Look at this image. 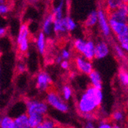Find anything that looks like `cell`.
Wrapping results in <instances>:
<instances>
[{
	"label": "cell",
	"instance_id": "f1b7e54d",
	"mask_svg": "<svg viewBox=\"0 0 128 128\" xmlns=\"http://www.w3.org/2000/svg\"><path fill=\"white\" fill-rule=\"evenodd\" d=\"M118 43L120 46H128V32L123 34V36L116 37Z\"/></svg>",
	"mask_w": 128,
	"mask_h": 128
},
{
	"label": "cell",
	"instance_id": "7a4b0ae2",
	"mask_svg": "<svg viewBox=\"0 0 128 128\" xmlns=\"http://www.w3.org/2000/svg\"><path fill=\"white\" fill-rule=\"evenodd\" d=\"M74 49L77 53L85 58L89 61L94 59L95 42L91 39H84L81 38H75L73 42Z\"/></svg>",
	"mask_w": 128,
	"mask_h": 128
},
{
	"label": "cell",
	"instance_id": "8fae6325",
	"mask_svg": "<svg viewBox=\"0 0 128 128\" xmlns=\"http://www.w3.org/2000/svg\"><path fill=\"white\" fill-rule=\"evenodd\" d=\"M109 24L111 32L116 37H118L128 32V22H119L109 18Z\"/></svg>",
	"mask_w": 128,
	"mask_h": 128
},
{
	"label": "cell",
	"instance_id": "603a6c76",
	"mask_svg": "<svg viewBox=\"0 0 128 128\" xmlns=\"http://www.w3.org/2000/svg\"><path fill=\"white\" fill-rule=\"evenodd\" d=\"M111 120L116 123V124H120L124 120L125 118V114L122 110H115L111 114Z\"/></svg>",
	"mask_w": 128,
	"mask_h": 128
},
{
	"label": "cell",
	"instance_id": "4fadbf2b",
	"mask_svg": "<svg viewBox=\"0 0 128 128\" xmlns=\"http://www.w3.org/2000/svg\"><path fill=\"white\" fill-rule=\"evenodd\" d=\"M88 78L90 86L94 87L95 88L101 89L103 88V80L102 77L99 72L97 70H94L91 73L88 74Z\"/></svg>",
	"mask_w": 128,
	"mask_h": 128
},
{
	"label": "cell",
	"instance_id": "3957f363",
	"mask_svg": "<svg viewBox=\"0 0 128 128\" xmlns=\"http://www.w3.org/2000/svg\"><path fill=\"white\" fill-rule=\"evenodd\" d=\"M45 102L48 105L62 113H68L70 110L69 105L57 91L49 90L45 96Z\"/></svg>",
	"mask_w": 128,
	"mask_h": 128
},
{
	"label": "cell",
	"instance_id": "30bf717a",
	"mask_svg": "<svg viewBox=\"0 0 128 128\" xmlns=\"http://www.w3.org/2000/svg\"><path fill=\"white\" fill-rule=\"evenodd\" d=\"M108 18L110 19L128 22V5L123 4L118 9L108 13Z\"/></svg>",
	"mask_w": 128,
	"mask_h": 128
},
{
	"label": "cell",
	"instance_id": "74e56055",
	"mask_svg": "<svg viewBox=\"0 0 128 128\" xmlns=\"http://www.w3.org/2000/svg\"><path fill=\"white\" fill-rule=\"evenodd\" d=\"M112 128H122V127H121V126L120 125V124L114 123L113 125H112Z\"/></svg>",
	"mask_w": 128,
	"mask_h": 128
},
{
	"label": "cell",
	"instance_id": "44dd1931",
	"mask_svg": "<svg viewBox=\"0 0 128 128\" xmlns=\"http://www.w3.org/2000/svg\"><path fill=\"white\" fill-rule=\"evenodd\" d=\"M113 49L115 56L120 61H125L126 58V53L121 48V46L118 43H115L113 45Z\"/></svg>",
	"mask_w": 128,
	"mask_h": 128
},
{
	"label": "cell",
	"instance_id": "6da1fadb",
	"mask_svg": "<svg viewBox=\"0 0 128 128\" xmlns=\"http://www.w3.org/2000/svg\"><path fill=\"white\" fill-rule=\"evenodd\" d=\"M104 100V93L101 89L88 86L81 93L78 99L76 107L80 115L96 114Z\"/></svg>",
	"mask_w": 128,
	"mask_h": 128
},
{
	"label": "cell",
	"instance_id": "5bb4252c",
	"mask_svg": "<svg viewBox=\"0 0 128 128\" xmlns=\"http://www.w3.org/2000/svg\"><path fill=\"white\" fill-rule=\"evenodd\" d=\"M53 32L59 36H64V34L68 33L64 18L61 19H54L53 25Z\"/></svg>",
	"mask_w": 128,
	"mask_h": 128
},
{
	"label": "cell",
	"instance_id": "ffe728a7",
	"mask_svg": "<svg viewBox=\"0 0 128 128\" xmlns=\"http://www.w3.org/2000/svg\"><path fill=\"white\" fill-rule=\"evenodd\" d=\"M28 121L31 128H36L45 118L44 116L38 115V114H31V115H28Z\"/></svg>",
	"mask_w": 128,
	"mask_h": 128
},
{
	"label": "cell",
	"instance_id": "f35d334b",
	"mask_svg": "<svg viewBox=\"0 0 128 128\" xmlns=\"http://www.w3.org/2000/svg\"><path fill=\"white\" fill-rule=\"evenodd\" d=\"M121 48L125 51L126 54H128V46H121Z\"/></svg>",
	"mask_w": 128,
	"mask_h": 128
},
{
	"label": "cell",
	"instance_id": "4316f807",
	"mask_svg": "<svg viewBox=\"0 0 128 128\" xmlns=\"http://www.w3.org/2000/svg\"><path fill=\"white\" fill-rule=\"evenodd\" d=\"M64 22H65V25H66V28L68 32H73L74 31L77 27H78V24L77 22L69 16H65L64 17Z\"/></svg>",
	"mask_w": 128,
	"mask_h": 128
},
{
	"label": "cell",
	"instance_id": "52a82bcc",
	"mask_svg": "<svg viewBox=\"0 0 128 128\" xmlns=\"http://www.w3.org/2000/svg\"><path fill=\"white\" fill-rule=\"evenodd\" d=\"M52 84V78L51 75L45 71L38 73L36 78V85L37 89L41 92H48Z\"/></svg>",
	"mask_w": 128,
	"mask_h": 128
},
{
	"label": "cell",
	"instance_id": "9c48e42d",
	"mask_svg": "<svg viewBox=\"0 0 128 128\" xmlns=\"http://www.w3.org/2000/svg\"><path fill=\"white\" fill-rule=\"evenodd\" d=\"M110 45L105 40H98L95 42L94 59L101 60L107 58L110 54Z\"/></svg>",
	"mask_w": 128,
	"mask_h": 128
},
{
	"label": "cell",
	"instance_id": "e575fe53",
	"mask_svg": "<svg viewBox=\"0 0 128 128\" xmlns=\"http://www.w3.org/2000/svg\"><path fill=\"white\" fill-rule=\"evenodd\" d=\"M7 33V28L4 26H0V38L4 37Z\"/></svg>",
	"mask_w": 128,
	"mask_h": 128
},
{
	"label": "cell",
	"instance_id": "484cf974",
	"mask_svg": "<svg viewBox=\"0 0 128 128\" xmlns=\"http://www.w3.org/2000/svg\"><path fill=\"white\" fill-rule=\"evenodd\" d=\"M36 128H57V123L50 118H44Z\"/></svg>",
	"mask_w": 128,
	"mask_h": 128
},
{
	"label": "cell",
	"instance_id": "1f68e13d",
	"mask_svg": "<svg viewBox=\"0 0 128 128\" xmlns=\"http://www.w3.org/2000/svg\"><path fill=\"white\" fill-rule=\"evenodd\" d=\"M17 72L20 74H22V73H24L26 71V65L24 62H18L17 64Z\"/></svg>",
	"mask_w": 128,
	"mask_h": 128
},
{
	"label": "cell",
	"instance_id": "83f0119b",
	"mask_svg": "<svg viewBox=\"0 0 128 128\" xmlns=\"http://www.w3.org/2000/svg\"><path fill=\"white\" fill-rule=\"evenodd\" d=\"M11 10L12 6L10 2L7 3L0 4V16H6L8 14L10 13Z\"/></svg>",
	"mask_w": 128,
	"mask_h": 128
},
{
	"label": "cell",
	"instance_id": "ba28073f",
	"mask_svg": "<svg viewBox=\"0 0 128 128\" xmlns=\"http://www.w3.org/2000/svg\"><path fill=\"white\" fill-rule=\"evenodd\" d=\"M74 63L77 71L86 75H88L94 70V65H93L91 61L86 59L85 58L80 54L75 56L74 59Z\"/></svg>",
	"mask_w": 128,
	"mask_h": 128
},
{
	"label": "cell",
	"instance_id": "8d00e7d4",
	"mask_svg": "<svg viewBox=\"0 0 128 128\" xmlns=\"http://www.w3.org/2000/svg\"><path fill=\"white\" fill-rule=\"evenodd\" d=\"M39 1V0H27V2H28V3H30V4H32V5H34V4H36Z\"/></svg>",
	"mask_w": 128,
	"mask_h": 128
},
{
	"label": "cell",
	"instance_id": "cb8c5ba5",
	"mask_svg": "<svg viewBox=\"0 0 128 128\" xmlns=\"http://www.w3.org/2000/svg\"><path fill=\"white\" fill-rule=\"evenodd\" d=\"M118 80L122 86L128 88V71L124 68L120 70L118 73Z\"/></svg>",
	"mask_w": 128,
	"mask_h": 128
},
{
	"label": "cell",
	"instance_id": "4dcf8cb0",
	"mask_svg": "<svg viewBox=\"0 0 128 128\" xmlns=\"http://www.w3.org/2000/svg\"><path fill=\"white\" fill-rule=\"evenodd\" d=\"M112 123L105 120H103L99 122L98 125L97 126V128H112Z\"/></svg>",
	"mask_w": 128,
	"mask_h": 128
},
{
	"label": "cell",
	"instance_id": "5b68a950",
	"mask_svg": "<svg viewBox=\"0 0 128 128\" xmlns=\"http://www.w3.org/2000/svg\"><path fill=\"white\" fill-rule=\"evenodd\" d=\"M26 114L28 115L38 114L45 117L48 112V105L45 100L39 99H28L26 100Z\"/></svg>",
	"mask_w": 128,
	"mask_h": 128
},
{
	"label": "cell",
	"instance_id": "2e32d148",
	"mask_svg": "<svg viewBox=\"0 0 128 128\" xmlns=\"http://www.w3.org/2000/svg\"><path fill=\"white\" fill-rule=\"evenodd\" d=\"M123 4L128 5V0H104V9L109 13L118 9Z\"/></svg>",
	"mask_w": 128,
	"mask_h": 128
},
{
	"label": "cell",
	"instance_id": "d6a6232c",
	"mask_svg": "<svg viewBox=\"0 0 128 128\" xmlns=\"http://www.w3.org/2000/svg\"><path fill=\"white\" fill-rule=\"evenodd\" d=\"M60 66L64 71H68L70 68V67H71V63H70L69 61H62L60 63Z\"/></svg>",
	"mask_w": 128,
	"mask_h": 128
},
{
	"label": "cell",
	"instance_id": "d4e9b609",
	"mask_svg": "<svg viewBox=\"0 0 128 128\" xmlns=\"http://www.w3.org/2000/svg\"><path fill=\"white\" fill-rule=\"evenodd\" d=\"M0 128H15L14 118L10 116H4L2 118Z\"/></svg>",
	"mask_w": 128,
	"mask_h": 128
},
{
	"label": "cell",
	"instance_id": "d590c367",
	"mask_svg": "<svg viewBox=\"0 0 128 128\" xmlns=\"http://www.w3.org/2000/svg\"><path fill=\"white\" fill-rule=\"evenodd\" d=\"M55 62H56L57 64H60V63L62 62V58L60 57V55H58V56H57L56 59H55Z\"/></svg>",
	"mask_w": 128,
	"mask_h": 128
},
{
	"label": "cell",
	"instance_id": "60d3db41",
	"mask_svg": "<svg viewBox=\"0 0 128 128\" xmlns=\"http://www.w3.org/2000/svg\"><path fill=\"white\" fill-rule=\"evenodd\" d=\"M1 122H2V118L0 117V124H1Z\"/></svg>",
	"mask_w": 128,
	"mask_h": 128
},
{
	"label": "cell",
	"instance_id": "f546056e",
	"mask_svg": "<svg viewBox=\"0 0 128 128\" xmlns=\"http://www.w3.org/2000/svg\"><path fill=\"white\" fill-rule=\"evenodd\" d=\"M60 57L62 58V61H69L70 58H72V52L69 49L67 48H64L62 50L61 53H60Z\"/></svg>",
	"mask_w": 128,
	"mask_h": 128
},
{
	"label": "cell",
	"instance_id": "7c38bea8",
	"mask_svg": "<svg viewBox=\"0 0 128 128\" xmlns=\"http://www.w3.org/2000/svg\"><path fill=\"white\" fill-rule=\"evenodd\" d=\"M54 18L52 13H48L43 20L42 25V32L44 34L45 36H50L53 32V25Z\"/></svg>",
	"mask_w": 128,
	"mask_h": 128
},
{
	"label": "cell",
	"instance_id": "277c9868",
	"mask_svg": "<svg viewBox=\"0 0 128 128\" xmlns=\"http://www.w3.org/2000/svg\"><path fill=\"white\" fill-rule=\"evenodd\" d=\"M30 31L26 23H22L20 26L18 36L16 37V45L20 54H26L29 48Z\"/></svg>",
	"mask_w": 128,
	"mask_h": 128
},
{
	"label": "cell",
	"instance_id": "8992f818",
	"mask_svg": "<svg viewBox=\"0 0 128 128\" xmlns=\"http://www.w3.org/2000/svg\"><path fill=\"white\" fill-rule=\"evenodd\" d=\"M98 22L100 31L102 36L105 38H109L111 36V30L109 24V18L108 12L104 8H99L98 10Z\"/></svg>",
	"mask_w": 128,
	"mask_h": 128
},
{
	"label": "cell",
	"instance_id": "e0dca14e",
	"mask_svg": "<svg viewBox=\"0 0 128 128\" xmlns=\"http://www.w3.org/2000/svg\"><path fill=\"white\" fill-rule=\"evenodd\" d=\"M98 10H92L88 15L87 18L84 22V26L87 28H93L98 26Z\"/></svg>",
	"mask_w": 128,
	"mask_h": 128
},
{
	"label": "cell",
	"instance_id": "ab89813d",
	"mask_svg": "<svg viewBox=\"0 0 128 128\" xmlns=\"http://www.w3.org/2000/svg\"><path fill=\"white\" fill-rule=\"evenodd\" d=\"M126 108H127V109H128V100H127V101H126Z\"/></svg>",
	"mask_w": 128,
	"mask_h": 128
},
{
	"label": "cell",
	"instance_id": "9a60e30c",
	"mask_svg": "<svg viewBox=\"0 0 128 128\" xmlns=\"http://www.w3.org/2000/svg\"><path fill=\"white\" fill-rule=\"evenodd\" d=\"M64 8H65V0H59L55 6L52 7V14L54 19H61L64 17Z\"/></svg>",
	"mask_w": 128,
	"mask_h": 128
},
{
	"label": "cell",
	"instance_id": "b9f144b4",
	"mask_svg": "<svg viewBox=\"0 0 128 128\" xmlns=\"http://www.w3.org/2000/svg\"><path fill=\"white\" fill-rule=\"evenodd\" d=\"M0 75H1V67H0Z\"/></svg>",
	"mask_w": 128,
	"mask_h": 128
},
{
	"label": "cell",
	"instance_id": "d6986e66",
	"mask_svg": "<svg viewBox=\"0 0 128 128\" xmlns=\"http://www.w3.org/2000/svg\"><path fill=\"white\" fill-rule=\"evenodd\" d=\"M36 48L39 54H44L46 51V45H47V42H46V36L42 32H40L36 38Z\"/></svg>",
	"mask_w": 128,
	"mask_h": 128
},
{
	"label": "cell",
	"instance_id": "836d02e7",
	"mask_svg": "<svg viewBox=\"0 0 128 128\" xmlns=\"http://www.w3.org/2000/svg\"><path fill=\"white\" fill-rule=\"evenodd\" d=\"M84 128H97L94 121H85L84 124Z\"/></svg>",
	"mask_w": 128,
	"mask_h": 128
},
{
	"label": "cell",
	"instance_id": "ac0fdd59",
	"mask_svg": "<svg viewBox=\"0 0 128 128\" xmlns=\"http://www.w3.org/2000/svg\"><path fill=\"white\" fill-rule=\"evenodd\" d=\"M14 123L15 128H31L26 113H22L16 116L14 118Z\"/></svg>",
	"mask_w": 128,
	"mask_h": 128
},
{
	"label": "cell",
	"instance_id": "7402d4cb",
	"mask_svg": "<svg viewBox=\"0 0 128 128\" xmlns=\"http://www.w3.org/2000/svg\"><path fill=\"white\" fill-rule=\"evenodd\" d=\"M61 96L64 101H69L72 98L73 96V90L68 84H65L62 88Z\"/></svg>",
	"mask_w": 128,
	"mask_h": 128
}]
</instances>
